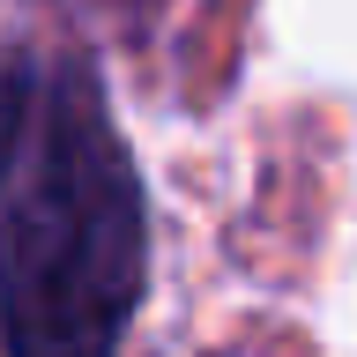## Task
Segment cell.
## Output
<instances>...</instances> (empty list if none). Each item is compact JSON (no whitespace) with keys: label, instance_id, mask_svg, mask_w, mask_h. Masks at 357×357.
I'll list each match as a JSON object with an SVG mask.
<instances>
[{"label":"cell","instance_id":"obj_1","mask_svg":"<svg viewBox=\"0 0 357 357\" xmlns=\"http://www.w3.org/2000/svg\"><path fill=\"white\" fill-rule=\"evenodd\" d=\"M149 275L142 172L105 82L60 67L38 82L30 172L0 245L8 357H119Z\"/></svg>","mask_w":357,"mask_h":357},{"label":"cell","instance_id":"obj_2","mask_svg":"<svg viewBox=\"0 0 357 357\" xmlns=\"http://www.w3.org/2000/svg\"><path fill=\"white\" fill-rule=\"evenodd\" d=\"M30 127H38V75L30 67H8L0 75V194L15 178L22 149H30Z\"/></svg>","mask_w":357,"mask_h":357}]
</instances>
